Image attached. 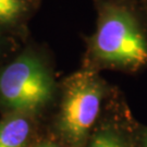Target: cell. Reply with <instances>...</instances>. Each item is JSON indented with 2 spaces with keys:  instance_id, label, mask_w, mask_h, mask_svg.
<instances>
[{
  "instance_id": "277c9868",
  "label": "cell",
  "mask_w": 147,
  "mask_h": 147,
  "mask_svg": "<svg viewBox=\"0 0 147 147\" xmlns=\"http://www.w3.org/2000/svg\"><path fill=\"white\" fill-rule=\"evenodd\" d=\"M137 124L124 95L116 87L84 147H134Z\"/></svg>"
},
{
  "instance_id": "ba28073f",
  "label": "cell",
  "mask_w": 147,
  "mask_h": 147,
  "mask_svg": "<svg viewBox=\"0 0 147 147\" xmlns=\"http://www.w3.org/2000/svg\"><path fill=\"white\" fill-rule=\"evenodd\" d=\"M147 147V125L138 122L135 133V146Z\"/></svg>"
},
{
  "instance_id": "52a82bcc",
  "label": "cell",
  "mask_w": 147,
  "mask_h": 147,
  "mask_svg": "<svg viewBox=\"0 0 147 147\" xmlns=\"http://www.w3.org/2000/svg\"><path fill=\"white\" fill-rule=\"evenodd\" d=\"M19 49L18 38L0 30V64L10 58Z\"/></svg>"
},
{
  "instance_id": "8992f818",
  "label": "cell",
  "mask_w": 147,
  "mask_h": 147,
  "mask_svg": "<svg viewBox=\"0 0 147 147\" xmlns=\"http://www.w3.org/2000/svg\"><path fill=\"white\" fill-rule=\"evenodd\" d=\"M39 2V0H0V30L18 39H24L28 22L38 10Z\"/></svg>"
},
{
  "instance_id": "30bf717a",
  "label": "cell",
  "mask_w": 147,
  "mask_h": 147,
  "mask_svg": "<svg viewBox=\"0 0 147 147\" xmlns=\"http://www.w3.org/2000/svg\"><path fill=\"white\" fill-rule=\"evenodd\" d=\"M140 1V3L142 5L143 9L145 10V12L147 13V0H138Z\"/></svg>"
},
{
  "instance_id": "5b68a950",
  "label": "cell",
  "mask_w": 147,
  "mask_h": 147,
  "mask_svg": "<svg viewBox=\"0 0 147 147\" xmlns=\"http://www.w3.org/2000/svg\"><path fill=\"white\" fill-rule=\"evenodd\" d=\"M44 133V120L26 113L0 116V147H33Z\"/></svg>"
},
{
  "instance_id": "9c48e42d",
  "label": "cell",
  "mask_w": 147,
  "mask_h": 147,
  "mask_svg": "<svg viewBox=\"0 0 147 147\" xmlns=\"http://www.w3.org/2000/svg\"><path fill=\"white\" fill-rule=\"evenodd\" d=\"M33 147H65V146H63L62 144L57 142L56 140H53L50 136H48L47 134L45 133V131H44L42 135L37 140V142L34 144Z\"/></svg>"
},
{
  "instance_id": "3957f363",
  "label": "cell",
  "mask_w": 147,
  "mask_h": 147,
  "mask_svg": "<svg viewBox=\"0 0 147 147\" xmlns=\"http://www.w3.org/2000/svg\"><path fill=\"white\" fill-rule=\"evenodd\" d=\"M51 59L27 44L0 64V116L26 113L45 121L59 90Z\"/></svg>"
},
{
  "instance_id": "7a4b0ae2",
  "label": "cell",
  "mask_w": 147,
  "mask_h": 147,
  "mask_svg": "<svg viewBox=\"0 0 147 147\" xmlns=\"http://www.w3.org/2000/svg\"><path fill=\"white\" fill-rule=\"evenodd\" d=\"M115 88L99 72L84 68L62 79L45 133L65 147H84Z\"/></svg>"
},
{
  "instance_id": "6da1fadb",
  "label": "cell",
  "mask_w": 147,
  "mask_h": 147,
  "mask_svg": "<svg viewBox=\"0 0 147 147\" xmlns=\"http://www.w3.org/2000/svg\"><path fill=\"white\" fill-rule=\"evenodd\" d=\"M96 27L82 68L136 73L147 68V13L138 0H93Z\"/></svg>"
}]
</instances>
